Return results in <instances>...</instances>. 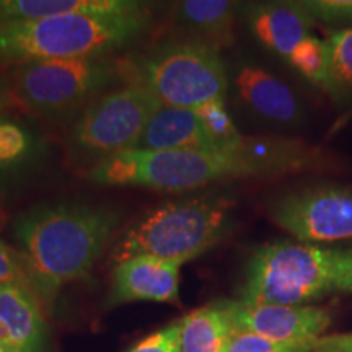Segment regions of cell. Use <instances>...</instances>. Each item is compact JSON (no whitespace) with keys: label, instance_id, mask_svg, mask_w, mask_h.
Here are the masks:
<instances>
[{"label":"cell","instance_id":"4","mask_svg":"<svg viewBox=\"0 0 352 352\" xmlns=\"http://www.w3.org/2000/svg\"><path fill=\"white\" fill-rule=\"evenodd\" d=\"M352 292V246L272 241L254 250L245 270L240 302L307 305L329 294Z\"/></svg>","mask_w":352,"mask_h":352},{"label":"cell","instance_id":"15","mask_svg":"<svg viewBox=\"0 0 352 352\" xmlns=\"http://www.w3.org/2000/svg\"><path fill=\"white\" fill-rule=\"evenodd\" d=\"M138 151H220L192 108L162 107L139 139Z\"/></svg>","mask_w":352,"mask_h":352},{"label":"cell","instance_id":"14","mask_svg":"<svg viewBox=\"0 0 352 352\" xmlns=\"http://www.w3.org/2000/svg\"><path fill=\"white\" fill-rule=\"evenodd\" d=\"M46 320L33 290L0 284V347L3 352H43Z\"/></svg>","mask_w":352,"mask_h":352},{"label":"cell","instance_id":"18","mask_svg":"<svg viewBox=\"0 0 352 352\" xmlns=\"http://www.w3.org/2000/svg\"><path fill=\"white\" fill-rule=\"evenodd\" d=\"M233 336L228 300H215L183 316L179 352H227Z\"/></svg>","mask_w":352,"mask_h":352},{"label":"cell","instance_id":"11","mask_svg":"<svg viewBox=\"0 0 352 352\" xmlns=\"http://www.w3.org/2000/svg\"><path fill=\"white\" fill-rule=\"evenodd\" d=\"M183 264L152 254H139L118 263L113 271L108 303L111 307L131 302L176 305L179 302V272Z\"/></svg>","mask_w":352,"mask_h":352},{"label":"cell","instance_id":"26","mask_svg":"<svg viewBox=\"0 0 352 352\" xmlns=\"http://www.w3.org/2000/svg\"><path fill=\"white\" fill-rule=\"evenodd\" d=\"M179 346H182V320L148 334L126 352H179Z\"/></svg>","mask_w":352,"mask_h":352},{"label":"cell","instance_id":"28","mask_svg":"<svg viewBox=\"0 0 352 352\" xmlns=\"http://www.w3.org/2000/svg\"><path fill=\"white\" fill-rule=\"evenodd\" d=\"M15 107L16 103L15 100H13L7 72L6 69H0V114L10 113Z\"/></svg>","mask_w":352,"mask_h":352},{"label":"cell","instance_id":"27","mask_svg":"<svg viewBox=\"0 0 352 352\" xmlns=\"http://www.w3.org/2000/svg\"><path fill=\"white\" fill-rule=\"evenodd\" d=\"M314 352H352V333L316 338Z\"/></svg>","mask_w":352,"mask_h":352},{"label":"cell","instance_id":"6","mask_svg":"<svg viewBox=\"0 0 352 352\" xmlns=\"http://www.w3.org/2000/svg\"><path fill=\"white\" fill-rule=\"evenodd\" d=\"M121 80L148 91L164 107L196 108L226 100L228 72L217 47L197 38L165 41L120 60Z\"/></svg>","mask_w":352,"mask_h":352},{"label":"cell","instance_id":"20","mask_svg":"<svg viewBox=\"0 0 352 352\" xmlns=\"http://www.w3.org/2000/svg\"><path fill=\"white\" fill-rule=\"evenodd\" d=\"M328 72L323 90L342 103L352 98V28L334 32L327 41Z\"/></svg>","mask_w":352,"mask_h":352},{"label":"cell","instance_id":"16","mask_svg":"<svg viewBox=\"0 0 352 352\" xmlns=\"http://www.w3.org/2000/svg\"><path fill=\"white\" fill-rule=\"evenodd\" d=\"M47 152L46 142L32 126L10 113L0 114V189L34 173Z\"/></svg>","mask_w":352,"mask_h":352},{"label":"cell","instance_id":"21","mask_svg":"<svg viewBox=\"0 0 352 352\" xmlns=\"http://www.w3.org/2000/svg\"><path fill=\"white\" fill-rule=\"evenodd\" d=\"M287 64L311 85L323 88L328 72L327 41H321L310 34L297 44L289 56Z\"/></svg>","mask_w":352,"mask_h":352},{"label":"cell","instance_id":"10","mask_svg":"<svg viewBox=\"0 0 352 352\" xmlns=\"http://www.w3.org/2000/svg\"><path fill=\"white\" fill-rule=\"evenodd\" d=\"M233 331L270 341L296 342L316 340L331 323V314L311 305H248L228 300Z\"/></svg>","mask_w":352,"mask_h":352},{"label":"cell","instance_id":"24","mask_svg":"<svg viewBox=\"0 0 352 352\" xmlns=\"http://www.w3.org/2000/svg\"><path fill=\"white\" fill-rule=\"evenodd\" d=\"M311 19L327 25H352V0H292Z\"/></svg>","mask_w":352,"mask_h":352},{"label":"cell","instance_id":"3","mask_svg":"<svg viewBox=\"0 0 352 352\" xmlns=\"http://www.w3.org/2000/svg\"><path fill=\"white\" fill-rule=\"evenodd\" d=\"M151 23L152 13H63L0 25V69L38 60L111 57L138 43Z\"/></svg>","mask_w":352,"mask_h":352},{"label":"cell","instance_id":"29","mask_svg":"<svg viewBox=\"0 0 352 352\" xmlns=\"http://www.w3.org/2000/svg\"><path fill=\"white\" fill-rule=\"evenodd\" d=\"M0 352H3V349H2V347H0Z\"/></svg>","mask_w":352,"mask_h":352},{"label":"cell","instance_id":"17","mask_svg":"<svg viewBox=\"0 0 352 352\" xmlns=\"http://www.w3.org/2000/svg\"><path fill=\"white\" fill-rule=\"evenodd\" d=\"M155 0H0V25L63 13L134 15L151 13Z\"/></svg>","mask_w":352,"mask_h":352},{"label":"cell","instance_id":"5","mask_svg":"<svg viewBox=\"0 0 352 352\" xmlns=\"http://www.w3.org/2000/svg\"><path fill=\"white\" fill-rule=\"evenodd\" d=\"M233 201L217 192L164 202L114 241V264L139 254L188 263L220 243L232 228Z\"/></svg>","mask_w":352,"mask_h":352},{"label":"cell","instance_id":"7","mask_svg":"<svg viewBox=\"0 0 352 352\" xmlns=\"http://www.w3.org/2000/svg\"><path fill=\"white\" fill-rule=\"evenodd\" d=\"M16 107L43 118L85 109L121 78L116 57L38 60L6 69Z\"/></svg>","mask_w":352,"mask_h":352},{"label":"cell","instance_id":"8","mask_svg":"<svg viewBox=\"0 0 352 352\" xmlns=\"http://www.w3.org/2000/svg\"><path fill=\"white\" fill-rule=\"evenodd\" d=\"M162 107L155 96L139 87L108 91L78 114L69 134L70 151L91 166L132 151Z\"/></svg>","mask_w":352,"mask_h":352},{"label":"cell","instance_id":"9","mask_svg":"<svg viewBox=\"0 0 352 352\" xmlns=\"http://www.w3.org/2000/svg\"><path fill=\"white\" fill-rule=\"evenodd\" d=\"M270 217L303 243L352 240V188L321 184L289 192L272 202Z\"/></svg>","mask_w":352,"mask_h":352},{"label":"cell","instance_id":"13","mask_svg":"<svg viewBox=\"0 0 352 352\" xmlns=\"http://www.w3.org/2000/svg\"><path fill=\"white\" fill-rule=\"evenodd\" d=\"M243 19L264 50L285 63L297 44L310 36L311 16L292 0H250Z\"/></svg>","mask_w":352,"mask_h":352},{"label":"cell","instance_id":"2","mask_svg":"<svg viewBox=\"0 0 352 352\" xmlns=\"http://www.w3.org/2000/svg\"><path fill=\"white\" fill-rule=\"evenodd\" d=\"M120 220L118 210L83 201L44 202L16 215L13 239L44 308L51 310L65 284L90 274Z\"/></svg>","mask_w":352,"mask_h":352},{"label":"cell","instance_id":"12","mask_svg":"<svg viewBox=\"0 0 352 352\" xmlns=\"http://www.w3.org/2000/svg\"><path fill=\"white\" fill-rule=\"evenodd\" d=\"M233 88L243 108L259 121L277 127H294L303 120L302 101L296 91L261 65H239Z\"/></svg>","mask_w":352,"mask_h":352},{"label":"cell","instance_id":"1","mask_svg":"<svg viewBox=\"0 0 352 352\" xmlns=\"http://www.w3.org/2000/svg\"><path fill=\"white\" fill-rule=\"evenodd\" d=\"M328 166L324 151L294 139L245 138L235 151H132L118 153L87 171L100 186H134L186 192L235 178L302 173Z\"/></svg>","mask_w":352,"mask_h":352},{"label":"cell","instance_id":"23","mask_svg":"<svg viewBox=\"0 0 352 352\" xmlns=\"http://www.w3.org/2000/svg\"><path fill=\"white\" fill-rule=\"evenodd\" d=\"M314 341L279 342L270 341L253 334H235L227 352H314Z\"/></svg>","mask_w":352,"mask_h":352},{"label":"cell","instance_id":"19","mask_svg":"<svg viewBox=\"0 0 352 352\" xmlns=\"http://www.w3.org/2000/svg\"><path fill=\"white\" fill-rule=\"evenodd\" d=\"M239 0H178V20L191 38L202 39L214 47L232 43Z\"/></svg>","mask_w":352,"mask_h":352},{"label":"cell","instance_id":"25","mask_svg":"<svg viewBox=\"0 0 352 352\" xmlns=\"http://www.w3.org/2000/svg\"><path fill=\"white\" fill-rule=\"evenodd\" d=\"M0 284H15L33 290L21 253L2 240H0Z\"/></svg>","mask_w":352,"mask_h":352},{"label":"cell","instance_id":"22","mask_svg":"<svg viewBox=\"0 0 352 352\" xmlns=\"http://www.w3.org/2000/svg\"><path fill=\"white\" fill-rule=\"evenodd\" d=\"M192 109L208 127L220 151H235L245 142V135L240 134L228 113L226 100H210Z\"/></svg>","mask_w":352,"mask_h":352}]
</instances>
